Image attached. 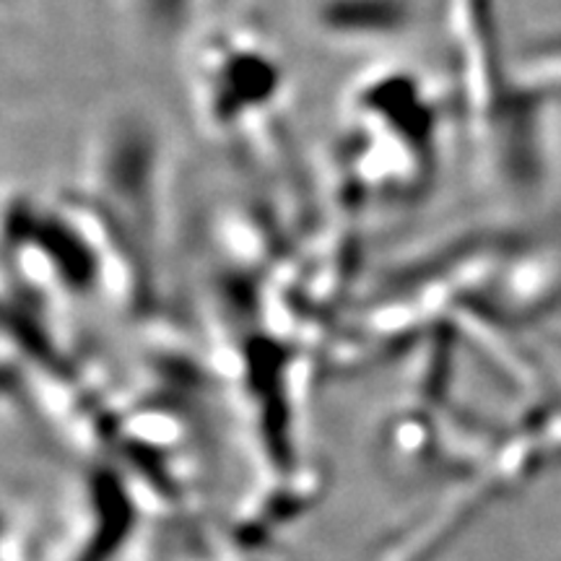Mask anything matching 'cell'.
I'll return each instance as SVG.
<instances>
[{
    "mask_svg": "<svg viewBox=\"0 0 561 561\" xmlns=\"http://www.w3.org/2000/svg\"><path fill=\"white\" fill-rule=\"evenodd\" d=\"M409 0H320L318 21L339 37H390L411 24Z\"/></svg>",
    "mask_w": 561,
    "mask_h": 561,
    "instance_id": "1",
    "label": "cell"
},
{
    "mask_svg": "<svg viewBox=\"0 0 561 561\" xmlns=\"http://www.w3.org/2000/svg\"><path fill=\"white\" fill-rule=\"evenodd\" d=\"M130 30L151 47L187 42L198 24L206 0H121Z\"/></svg>",
    "mask_w": 561,
    "mask_h": 561,
    "instance_id": "2",
    "label": "cell"
}]
</instances>
